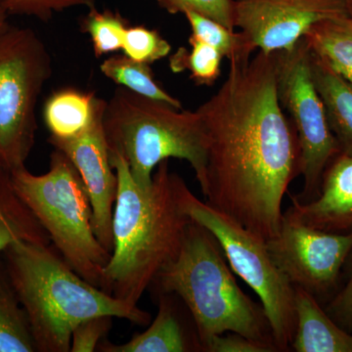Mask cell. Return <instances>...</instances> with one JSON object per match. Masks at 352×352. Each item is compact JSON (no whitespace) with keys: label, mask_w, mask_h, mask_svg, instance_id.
<instances>
[{"label":"cell","mask_w":352,"mask_h":352,"mask_svg":"<svg viewBox=\"0 0 352 352\" xmlns=\"http://www.w3.org/2000/svg\"><path fill=\"white\" fill-rule=\"evenodd\" d=\"M10 15L3 0H0V32L9 27L8 17Z\"/></svg>","instance_id":"obj_31"},{"label":"cell","mask_w":352,"mask_h":352,"mask_svg":"<svg viewBox=\"0 0 352 352\" xmlns=\"http://www.w3.org/2000/svg\"><path fill=\"white\" fill-rule=\"evenodd\" d=\"M159 310L144 332L133 336L124 344H116L107 339L99 344L101 352H190L201 351L196 333H187L173 302V294L157 293Z\"/></svg>","instance_id":"obj_14"},{"label":"cell","mask_w":352,"mask_h":352,"mask_svg":"<svg viewBox=\"0 0 352 352\" xmlns=\"http://www.w3.org/2000/svg\"><path fill=\"white\" fill-rule=\"evenodd\" d=\"M208 139L207 203L265 241L300 175L298 134L278 99L273 54L230 60L219 91L197 109Z\"/></svg>","instance_id":"obj_1"},{"label":"cell","mask_w":352,"mask_h":352,"mask_svg":"<svg viewBox=\"0 0 352 352\" xmlns=\"http://www.w3.org/2000/svg\"><path fill=\"white\" fill-rule=\"evenodd\" d=\"M206 352H274L276 346L270 342L250 339L237 333L212 338L204 346Z\"/></svg>","instance_id":"obj_29"},{"label":"cell","mask_w":352,"mask_h":352,"mask_svg":"<svg viewBox=\"0 0 352 352\" xmlns=\"http://www.w3.org/2000/svg\"><path fill=\"white\" fill-rule=\"evenodd\" d=\"M19 240L50 244L48 234L14 192L9 173L0 170V254Z\"/></svg>","instance_id":"obj_19"},{"label":"cell","mask_w":352,"mask_h":352,"mask_svg":"<svg viewBox=\"0 0 352 352\" xmlns=\"http://www.w3.org/2000/svg\"><path fill=\"white\" fill-rule=\"evenodd\" d=\"M278 99L298 134L300 149V175L303 188L300 201L319 195L322 175L333 157L340 153L339 143L329 126L325 109L312 80L309 47L302 38L289 50L272 53Z\"/></svg>","instance_id":"obj_9"},{"label":"cell","mask_w":352,"mask_h":352,"mask_svg":"<svg viewBox=\"0 0 352 352\" xmlns=\"http://www.w3.org/2000/svg\"><path fill=\"white\" fill-rule=\"evenodd\" d=\"M182 110L122 87L106 103L103 126L109 151L126 160L139 186L149 187L155 168L175 157L191 164L205 193L207 131L198 111Z\"/></svg>","instance_id":"obj_5"},{"label":"cell","mask_w":352,"mask_h":352,"mask_svg":"<svg viewBox=\"0 0 352 352\" xmlns=\"http://www.w3.org/2000/svg\"><path fill=\"white\" fill-rule=\"evenodd\" d=\"M191 50L179 48L170 57V68L173 73L188 71L190 78L197 85H214L221 74L223 59L219 50L210 44L190 36Z\"/></svg>","instance_id":"obj_22"},{"label":"cell","mask_w":352,"mask_h":352,"mask_svg":"<svg viewBox=\"0 0 352 352\" xmlns=\"http://www.w3.org/2000/svg\"><path fill=\"white\" fill-rule=\"evenodd\" d=\"M183 206L190 219L214 236L231 270L258 295L278 351H289L296 331L295 287L271 258L266 241L199 200L189 187Z\"/></svg>","instance_id":"obj_8"},{"label":"cell","mask_w":352,"mask_h":352,"mask_svg":"<svg viewBox=\"0 0 352 352\" xmlns=\"http://www.w3.org/2000/svg\"><path fill=\"white\" fill-rule=\"evenodd\" d=\"M303 39L315 56L352 82V19L349 16L316 23Z\"/></svg>","instance_id":"obj_18"},{"label":"cell","mask_w":352,"mask_h":352,"mask_svg":"<svg viewBox=\"0 0 352 352\" xmlns=\"http://www.w3.org/2000/svg\"><path fill=\"white\" fill-rule=\"evenodd\" d=\"M106 103L99 108L91 126L80 135L68 139L50 136L48 141L63 152L76 166L89 197L97 239L109 252L113 250V214L118 194V177L110 161L103 126Z\"/></svg>","instance_id":"obj_12"},{"label":"cell","mask_w":352,"mask_h":352,"mask_svg":"<svg viewBox=\"0 0 352 352\" xmlns=\"http://www.w3.org/2000/svg\"><path fill=\"white\" fill-rule=\"evenodd\" d=\"M347 12L352 19V0H346Z\"/></svg>","instance_id":"obj_32"},{"label":"cell","mask_w":352,"mask_h":352,"mask_svg":"<svg viewBox=\"0 0 352 352\" xmlns=\"http://www.w3.org/2000/svg\"><path fill=\"white\" fill-rule=\"evenodd\" d=\"M8 173L14 192L62 258L85 281L103 289L104 270L111 254L95 235L89 197L69 157L54 148L50 170L44 175H34L25 166Z\"/></svg>","instance_id":"obj_6"},{"label":"cell","mask_w":352,"mask_h":352,"mask_svg":"<svg viewBox=\"0 0 352 352\" xmlns=\"http://www.w3.org/2000/svg\"><path fill=\"white\" fill-rule=\"evenodd\" d=\"M183 15L191 27V36L210 44L229 61L250 58L254 52L242 32L232 31L217 21L192 11H186Z\"/></svg>","instance_id":"obj_23"},{"label":"cell","mask_w":352,"mask_h":352,"mask_svg":"<svg viewBox=\"0 0 352 352\" xmlns=\"http://www.w3.org/2000/svg\"><path fill=\"white\" fill-rule=\"evenodd\" d=\"M349 16L346 0H235L234 25L252 50H289L320 21Z\"/></svg>","instance_id":"obj_11"},{"label":"cell","mask_w":352,"mask_h":352,"mask_svg":"<svg viewBox=\"0 0 352 352\" xmlns=\"http://www.w3.org/2000/svg\"><path fill=\"white\" fill-rule=\"evenodd\" d=\"M100 69L106 78L120 87L147 98L182 109V102L171 96L156 82L150 65L134 61L126 55H115L106 59L101 64Z\"/></svg>","instance_id":"obj_21"},{"label":"cell","mask_w":352,"mask_h":352,"mask_svg":"<svg viewBox=\"0 0 352 352\" xmlns=\"http://www.w3.org/2000/svg\"><path fill=\"white\" fill-rule=\"evenodd\" d=\"M347 261L349 271L346 283L333 296L325 310L340 327L352 333V252Z\"/></svg>","instance_id":"obj_30"},{"label":"cell","mask_w":352,"mask_h":352,"mask_svg":"<svg viewBox=\"0 0 352 352\" xmlns=\"http://www.w3.org/2000/svg\"><path fill=\"white\" fill-rule=\"evenodd\" d=\"M118 177L113 250L104 270V291L138 305L160 271L177 256L192 219L183 198L188 186L162 162L149 187L139 186L122 156L110 153Z\"/></svg>","instance_id":"obj_2"},{"label":"cell","mask_w":352,"mask_h":352,"mask_svg":"<svg viewBox=\"0 0 352 352\" xmlns=\"http://www.w3.org/2000/svg\"><path fill=\"white\" fill-rule=\"evenodd\" d=\"M295 312L294 351L352 352V333L340 327L318 300L300 287H295Z\"/></svg>","instance_id":"obj_15"},{"label":"cell","mask_w":352,"mask_h":352,"mask_svg":"<svg viewBox=\"0 0 352 352\" xmlns=\"http://www.w3.org/2000/svg\"><path fill=\"white\" fill-rule=\"evenodd\" d=\"M150 288L173 294L186 305L201 351L208 340L224 333L274 344L263 307L238 286L214 236L193 220L177 256Z\"/></svg>","instance_id":"obj_4"},{"label":"cell","mask_w":352,"mask_h":352,"mask_svg":"<svg viewBox=\"0 0 352 352\" xmlns=\"http://www.w3.org/2000/svg\"><path fill=\"white\" fill-rule=\"evenodd\" d=\"M52 74L45 44L29 28L0 32V170L25 166L38 129L36 109Z\"/></svg>","instance_id":"obj_7"},{"label":"cell","mask_w":352,"mask_h":352,"mask_svg":"<svg viewBox=\"0 0 352 352\" xmlns=\"http://www.w3.org/2000/svg\"><path fill=\"white\" fill-rule=\"evenodd\" d=\"M157 4L170 14L192 11L201 14L235 31L234 3L235 0H157Z\"/></svg>","instance_id":"obj_26"},{"label":"cell","mask_w":352,"mask_h":352,"mask_svg":"<svg viewBox=\"0 0 352 352\" xmlns=\"http://www.w3.org/2000/svg\"><path fill=\"white\" fill-rule=\"evenodd\" d=\"M310 69L340 153L352 156V82L310 51Z\"/></svg>","instance_id":"obj_16"},{"label":"cell","mask_w":352,"mask_h":352,"mask_svg":"<svg viewBox=\"0 0 352 352\" xmlns=\"http://www.w3.org/2000/svg\"><path fill=\"white\" fill-rule=\"evenodd\" d=\"M83 19L82 31L89 34L96 58L122 50L126 20L118 12L105 10L99 12L95 7Z\"/></svg>","instance_id":"obj_24"},{"label":"cell","mask_w":352,"mask_h":352,"mask_svg":"<svg viewBox=\"0 0 352 352\" xmlns=\"http://www.w3.org/2000/svg\"><path fill=\"white\" fill-rule=\"evenodd\" d=\"M24 307L0 256V352H36Z\"/></svg>","instance_id":"obj_20"},{"label":"cell","mask_w":352,"mask_h":352,"mask_svg":"<svg viewBox=\"0 0 352 352\" xmlns=\"http://www.w3.org/2000/svg\"><path fill=\"white\" fill-rule=\"evenodd\" d=\"M287 210L303 223L326 232L352 234V156L339 153L326 166L314 200L291 196Z\"/></svg>","instance_id":"obj_13"},{"label":"cell","mask_w":352,"mask_h":352,"mask_svg":"<svg viewBox=\"0 0 352 352\" xmlns=\"http://www.w3.org/2000/svg\"><path fill=\"white\" fill-rule=\"evenodd\" d=\"M9 13L31 16L47 22L55 13L73 7L83 6L91 9L95 0H3Z\"/></svg>","instance_id":"obj_27"},{"label":"cell","mask_w":352,"mask_h":352,"mask_svg":"<svg viewBox=\"0 0 352 352\" xmlns=\"http://www.w3.org/2000/svg\"><path fill=\"white\" fill-rule=\"evenodd\" d=\"M112 316L101 315L80 322L72 333L71 352L97 351L113 324Z\"/></svg>","instance_id":"obj_28"},{"label":"cell","mask_w":352,"mask_h":352,"mask_svg":"<svg viewBox=\"0 0 352 352\" xmlns=\"http://www.w3.org/2000/svg\"><path fill=\"white\" fill-rule=\"evenodd\" d=\"M7 272L31 327L38 352H69L80 322L108 315L148 325L151 314L94 286L50 244L19 240L2 252Z\"/></svg>","instance_id":"obj_3"},{"label":"cell","mask_w":352,"mask_h":352,"mask_svg":"<svg viewBox=\"0 0 352 352\" xmlns=\"http://www.w3.org/2000/svg\"><path fill=\"white\" fill-rule=\"evenodd\" d=\"M271 258L294 287L318 300L337 286L352 252V234L326 232L303 223L289 210L279 232L266 241Z\"/></svg>","instance_id":"obj_10"},{"label":"cell","mask_w":352,"mask_h":352,"mask_svg":"<svg viewBox=\"0 0 352 352\" xmlns=\"http://www.w3.org/2000/svg\"><path fill=\"white\" fill-rule=\"evenodd\" d=\"M122 50L134 61L151 65L168 56L171 46L159 32L143 25L127 28Z\"/></svg>","instance_id":"obj_25"},{"label":"cell","mask_w":352,"mask_h":352,"mask_svg":"<svg viewBox=\"0 0 352 352\" xmlns=\"http://www.w3.org/2000/svg\"><path fill=\"white\" fill-rule=\"evenodd\" d=\"M104 101L94 92L73 88L55 92L46 101L43 110L50 136L68 139L80 135L91 126Z\"/></svg>","instance_id":"obj_17"}]
</instances>
